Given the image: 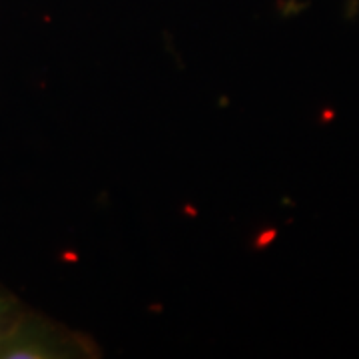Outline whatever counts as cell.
<instances>
[{"label":"cell","mask_w":359,"mask_h":359,"mask_svg":"<svg viewBox=\"0 0 359 359\" xmlns=\"http://www.w3.org/2000/svg\"><path fill=\"white\" fill-rule=\"evenodd\" d=\"M96 351L88 337L26 308L0 334V359L94 358Z\"/></svg>","instance_id":"cell-1"},{"label":"cell","mask_w":359,"mask_h":359,"mask_svg":"<svg viewBox=\"0 0 359 359\" xmlns=\"http://www.w3.org/2000/svg\"><path fill=\"white\" fill-rule=\"evenodd\" d=\"M25 308L16 297H14L4 285H0V334L6 330V325L11 323L14 316Z\"/></svg>","instance_id":"cell-2"}]
</instances>
